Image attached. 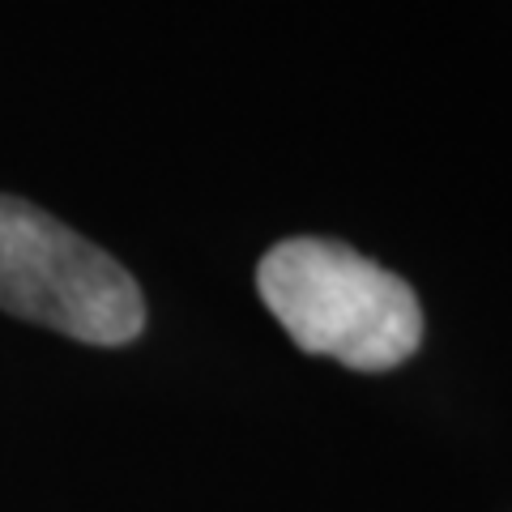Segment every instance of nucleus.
I'll return each mask as SVG.
<instances>
[{"label": "nucleus", "instance_id": "nucleus-1", "mask_svg": "<svg viewBox=\"0 0 512 512\" xmlns=\"http://www.w3.org/2000/svg\"><path fill=\"white\" fill-rule=\"evenodd\" d=\"M256 291L299 350L355 372H393L423 342V308L406 278L320 235L274 244Z\"/></svg>", "mask_w": 512, "mask_h": 512}, {"label": "nucleus", "instance_id": "nucleus-2", "mask_svg": "<svg viewBox=\"0 0 512 512\" xmlns=\"http://www.w3.org/2000/svg\"><path fill=\"white\" fill-rule=\"evenodd\" d=\"M0 312L86 346H128L146 329L141 286L111 252L0 192Z\"/></svg>", "mask_w": 512, "mask_h": 512}]
</instances>
